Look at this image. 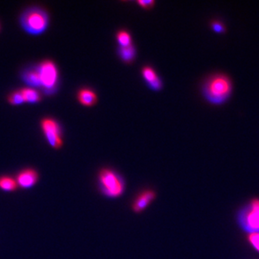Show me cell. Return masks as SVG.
Listing matches in <instances>:
<instances>
[{
	"label": "cell",
	"mask_w": 259,
	"mask_h": 259,
	"mask_svg": "<svg viewBox=\"0 0 259 259\" xmlns=\"http://www.w3.org/2000/svg\"><path fill=\"white\" fill-rule=\"evenodd\" d=\"M246 240L247 243L250 245L251 247L259 253V232L249 233L246 236Z\"/></svg>",
	"instance_id": "obj_17"
},
{
	"label": "cell",
	"mask_w": 259,
	"mask_h": 259,
	"mask_svg": "<svg viewBox=\"0 0 259 259\" xmlns=\"http://www.w3.org/2000/svg\"><path fill=\"white\" fill-rule=\"evenodd\" d=\"M157 193L154 190L145 189L141 190L132 201L130 207L132 211L136 215L143 213L155 201Z\"/></svg>",
	"instance_id": "obj_7"
},
{
	"label": "cell",
	"mask_w": 259,
	"mask_h": 259,
	"mask_svg": "<svg viewBox=\"0 0 259 259\" xmlns=\"http://www.w3.org/2000/svg\"><path fill=\"white\" fill-rule=\"evenodd\" d=\"M138 3L140 5V7L143 9H151L155 5V1H151V0H141L138 1Z\"/></svg>",
	"instance_id": "obj_19"
},
{
	"label": "cell",
	"mask_w": 259,
	"mask_h": 259,
	"mask_svg": "<svg viewBox=\"0 0 259 259\" xmlns=\"http://www.w3.org/2000/svg\"><path fill=\"white\" fill-rule=\"evenodd\" d=\"M18 22L26 33L31 35H40L49 27V13L42 7L32 5L22 11Z\"/></svg>",
	"instance_id": "obj_1"
},
{
	"label": "cell",
	"mask_w": 259,
	"mask_h": 259,
	"mask_svg": "<svg viewBox=\"0 0 259 259\" xmlns=\"http://www.w3.org/2000/svg\"><path fill=\"white\" fill-rule=\"evenodd\" d=\"M117 41L119 43L120 47H125V46L132 45V37L128 31H120L117 33Z\"/></svg>",
	"instance_id": "obj_16"
},
{
	"label": "cell",
	"mask_w": 259,
	"mask_h": 259,
	"mask_svg": "<svg viewBox=\"0 0 259 259\" xmlns=\"http://www.w3.org/2000/svg\"><path fill=\"white\" fill-rule=\"evenodd\" d=\"M23 98L25 99V103L31 104H39L41 99L42 96L37 89L31 88V87H24L20 89Z\"/></svg>",
	"instance_id": "obj_12"
},
{
	"label": "cell",
	"mask_w": 259,
	"mask_h": 259,
	"mask_svg": "<svg viewBox=\"0 0 259 259\" xmlns=\"http://www.w3.org/2000/svg\"><path fill=\"white\" fill-rule=\"evenodd\" d=\"M16 180L9 175L0 176V190L4 192H14L18 189Z\"/></svg>",
	"instance_id": "obj_14"
},
{
	"label": "cell",
	"mask_w": 259,
	"mask_h": 259,
	"mask_svg": "<svg viewBox=\"0 0 259 259\" xmlns=\"http://www.w3.org/2000/svg\"><path fill=\"white\" fill-rule=\"evenodd\" d=\"M7 100H8V103L13 106H19V105H22L25 103L20 90H16L11 93H9Z\"/></svg>",
	"instance_id": "obj_15"
},
{
	"label": "cell",
	"mask_w": 259,
	"mask_h": 259,
	"mask_svg": "<svg viewBox=\"0 0 259 259\" xmlns=\"http://www.w3.org/2000/svg\"><path fill=\"white\" fill-rule=\"evenodd\" d=\"M118 53H119L120 59L126 63H130L132 61H134L135 56H136V50H135V47L133 44L130 46H125V47L119 46Z\"/></svg>",
	"instance_id": "obj_13"
},
{
	"label": "cell",
	"mask_w": 259,
	"mask_h": 259,
	"mask_svg": "<svg viewBox=\"0 0 259 259\" xmlns=\"http://www.w3.org/2000/svg\"><path fill=\"white\" fill-rule=\"evenodd\" d=\"M77 100L84 107H93L98 103V95L92 89L84 87L77 92Z\"/></svg>",
	"instance_id": "obj_10"
},
{
	"label": "cell",
	"mask_w": 259,
	"mask_h": 259,
	"mask_svg": "<svg viewBox=\"0 0 259 259\" xmlns=\"http://www.w3.org/2000/svg\"><path fill=\"white\" fill-rule=\"evenodd\" d=\"M202 92L206 99L210 104L215 105L223 104L232 94V81L223 74L213 75L205 83Z\"/></svg>",
	"instance_id": "obj_2"
},
{
	"label": "cell",
	"mask_w": 259,
	"mask_h": 259,
	"mask_svg": "<svg viewBox=\"0 0 259 259\" xmlns=\"http://www.w3.org/2000/svg\"><path fill=\"white\" fill-rule=\"evenodd\" d=\"M143 78L145 79L150 88L155 91H159L162 88V82L155 71L151 67H143L142 70Z\"/></svg>",
	"instance_id": "obj_11"
},
{
	"label": "cell",
	"mask_w": 259,
	"mask_h": 259,
	"mask_svg": "<svg viewBox=\"0 0 259 259\" xmlns=\"http://www.w3.org/2000/svg\"><path fill=\"white\" fill-rule=\"evenodd\" d=\"M211 28L215 32L217 33H224L225 32V27L224 25L221 23V22L218 21H213L211 23Z\"/></svg>",
	"instance_id": "obj_18"
},
{
	"label": "cell",
	"mask_w": 259,
	"mask_h": 259,
	"mask_svg": "<svg viewBox=\"0 0 259 259\" xmlns=\"http://www.w3.org/2000/svg\"><path fill=\"white\" fill-rule=\"evenodd\" d=\"M40 128L47 143L58 150L63 145V130L61 123L53 118H45L40 121Z\"/></svg>",
	"instance_id": "obj_6"
},
{
	"label": "cell",
	"mask_w": 259,
	"mask_h": 259,
	"mask_svg": "<svg viewBox=\"0 0 259 259\" xmlns=\"http://www.w3.org/2000/svg\"><path fill=\"white\" fill-rule=\"evenodd\" d=\"M40 175L36 170L32 168H27L19 171L16 175V182L18 187L24 190H29L33 188L36 185L39 180Z\"/></svg>",
	"instance_id": "obj_8"
},
{
	"label": "cell",
	"mask_w": 259,
	"mask_h": 259,
	"mask_svg": "<svg viewBox=\"0 0 259 259\" xmlns=\"http://www.w3.org/2000/svg\"><path fill=\"white\" fill-rule=\"evenodd\" d=\"M98 185L101 194L106 198L118 199L125 192L124 178L116 171L108 168L102 169L99 171Z\"/></svg>",
	"instance_id": "obj_3"
},
{
	"label": "cell",
	"mask_w": 259,
	"mask_h": 259,
	"mask_svg": "<svg viewBox=\"0 0 259 259\" xmlns=\"http://www.w3.org/2000/svg\"><path fill=\"white\" fill-rule=\"evenodd\" d=\"M236 223L246 234L259 232V198H252L238 209Z\"/></svg>",
	"instance_id": "obj_4"
},
{
	"label": "cell",
	"mask_w": 259,
	"mask_h": 259,
	"mask_svg": "<svg viewBox=\"0 0 259 259\" xmlns=\"http://www.w3.org/2000/svg\"><path fill=\"white\" fill-rule=\"evenodd\" d=\"M40 76V90L44 94L52 96L58 92L60 74L58 67L51 60H44L37 64Z\"/></svg>",
	"instance_id": "obj_5"
},
{
	"label": "cell",
	"mask_w": 259,
	"mask_h": 259,
	"mask_svg": "<svg viewBox=\"0 0 259 259\" xmlns=\"http://www.w3.org/2000/svg\"><path fill=\"white\" fill-rule=\"evenodd\" d=\"M22 82L31 88L40 89V76L37 64H31L24 67L20 71Z\"/></svg>",
	"instance_id": "obj_9"
}]
</instances>
